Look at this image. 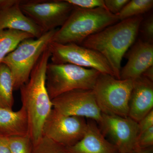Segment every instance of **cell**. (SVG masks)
<instances>
[{
    "label": "cell",
    "mask_w": 153,
    "mask_h": 153,
    "mask_svg": "<svg viewBox=\"0 0 153 153\" xmlns=\"http://www.w3.org/2000/svg\"><path fill=\"white\" fill-rule=\"evenodd\" d=\"M49 47L39 58L27 82L20 88L22 106L27 115L33 143L43 136V126L53 106L46 87V71L51 57Z\"/></svg>",
    "instance_id": "cell-1"
},
{
    "label": "cell",
    "mask_w": 153,
    "mask_h": 153,
    "mask_svg": "<svg viewBox=\"0 0 153 153\" xmlns=\"http://www.w3.org/2000/svg\"><path fill=\"white\" fill-rule=\"evenodd\" d=\"M143 19L139 16L120 21L88 37L80 45L102 55L114 77L120 79L123 57L135 41Z\"/></svg>",
    "instance_id": "cell-2"
},
{
    "label": "cell",
    "mask_w": 153,
    "mask_h": 153,
    "mask_svg": "<svg viewBox=\"0 0 153 153\" xmlns=\"http://www.w3.org/2000/svg\"><path fill=\"white\" fill-rule=\"evenodd\" d=\"M119 22L117 15L104 8L74 7L63 26L57 29L52 42L80 45L88 37Z\"/></svg>",
    "instance_id": "cell-3"
},
{
    "label": "cell",
    "mask_w": 153,
    "mask_h": 153,
    "mask_svg": "<svg viewBox=\"0 0 153 153\" xmlns=\"http://www.w3.org/2000/svg\"><path fill=\"white\" fill-rule=\"evenodd\" d=\"M57 30L44 33L38 38L25 39L3 59L1 63L7 66L10 71L14 90L20 89L27 82L33 68L52 42Z\"/></svg>",
    "instance_id": "cell-4"
},
{
    "label": "cell",
    "mask_w": 153,
    "mask_h": 153,
    "mask_svg": "<svg viewBox=\"0 0 153 153\" xmlns=\"http://www.w3.org/2000/svg\"><path fill=\"white\" fill-rule=\"evenodd\" d=\"M100 72L68 63H48L46 87L51 100L75 89H92Z\"/></svg>",
    "instance_id": "cell-5"
},
{
    "label": "cell",
    "mask_w": 153,
    "mask_h": 153,
    "mask_svg": "<svg viewBox=\"0 0 153 153\" xmlns=\"http://www.w3.org/2000/svg\"><path fill=\"white\" fill-rule=\"evenodd\" d=\"M133 80L119 79L110 74L100 73L93 90L102 113L127 117Z\"/></svg>",
    "instance_id": "cell-6"
},
{
    "label": "cell",
    "mask_w": 153,
    "mask_h": 153,
    "mask_svg": "<svg viewBox=\"0 0 153 153\" xmlns=\"http://www.w3.org/2000/svg\"><path fill=\"white\" fill-rule=\"evenodd\" d=\"M20 7L44 33L62 27L74 9L66 0L22 1Z\"/></svg>",
    "instance_id": "cell-7"
},
{
    "label": "cell",
    "mask_w": 153,
    "mask_h": 153,
    "mask_svg": "<svg viewBox=\"0 0 153 153\" xmlns=\"http://www.w3.org/2000/svg\"><path fill=\"white\" fill-rule=\"evenodd\" d=\"M49 49L51 52V63L73 64L114 76L105 58L92 49L75 44H60L52 42Z\"/></svg>",
    "instance_id": "cell-8"
},
{
    "label": "cell",
    "mask_w": 153,
    "mask_h": 153,
    "mask_svg": "<svg viewBox=\"0 0 153 153\" xmlns=\"http://www.w3.org/2000/svg\"><path fill=\"white\" fill-rule=\"evenodd\" d=\"M87 126L84 118L65 115L52 108L44 122L43 135L70 147L83 137Z\"/></svg>",
    "instance_id": "cell-9"
},
{
    "label": "cell",
    "mask_w": 153,
    "mask_h": 153,
    "mask_svg": "<svg viewBox=\"0 0 153 153\" xmlns=\"http://www.w3.org/2000/svg\"><path fill=\"white\" fill-rule=\"evenodd\" d=\"M53 108L65 115L86 117L99 123L102 113L91 89L68 91L52 100Z\"/></svg>",
    "instance_id": "cell-10"
},
{
    "label": "cell",
    "mask_w": 153,
    "mask_h": 153,
    "mask_svg": "<svg viewBox=\"0 0 153 153\" xmlns=\"http://www.w3.org/2000/svg\"><path fill=\"white\" fill-rule=\"evenodd\" d=\"M99 124L102 133L110 138L119 153H130L135 149L140 134L138 123L129 117L102 113V118Z\"/></svg>",
    "instance_id": "cell-11"
},
{
    "label": "cell",
    "mask_w": 153,
    "mask_h": 153,
    "mask_svg": "<svg viewBox=\"0 0 153 153\" xmlns=\"http://www.w3.org/2000/svg\"><path fill=\"white\" fill-rule=\"evenodd\" d=\"M128 61L121 69L120 79L134 80L153 66V44L139 39L127 54Z\"/></svg>",
    "instance_id": "cell-12"
},
{
    "label": "cell",
    "mask_w": 153,
    "mask_h": 153,
    "mask_svg": "<svg viewBox=\"0 0 153 153\" xmlns=\"http://www.w3.org/2000/svg\"><path fill=\"white\" fill-rule=\"evenodd\" d=\"M128 117L138 123L153 109V82L141 76L133 80Z\"/></svg>",
    "instance_id": "cell-13"
},
{
    "label": "cell",
    "mask_w": 153,
    "mask_h": 153,
    "mask_svg": "<svg viewBox=\"0 0 153 153\" xmlns=\"http://www.w3.org/2000/svg\"><path fill=\"white\" fill-rule=\"evenodd\" d=\"M21 1L16 0L13 4L0 11V30H19L31 34L35 38H39L44 32L22 12L20 7Z\"/></svg>",
    "instance_id": "cell-14"
},
{
    "label": "cell",
    "mask_w": 153,
    "mask_h": 153,
    "mask_svg": "<svg viewBox=\"0 0 153 153\" xmlns=\"http://www.w3.org/2000/svg\"><path fill=\"white\" fill-rule=\"evenodd\" d=\"M87 123L84 136L74 146L68 147L71 153H119L117 148L108 141L93 120Z\"/></svg>",
    "instance_id": "cell-15"
},
{
    "label": "cell",
    "mask_w": 153,
    "mask_h": 153,
    "mask_svg": "<svg viewBox=\"0 0 153 153\" xmlns=\"http://www.w3.org/2000/svg\"><path fill=\"white\" fill-rule=\"evenodd\" d=\"M28 134L29 121L24 107L22 106L17 111L0 108V137L23 136Z\"/></svg>",
    "instance_id": "cell-16"
},
{
    "label": "cell",
    "mask_w": 153,
    "mask_h": 153,
    "mask_svg": "<svg viewBox=\"0 0 153 153\" xmlns=\"http://www.w3.org/2000/svg\"><path fill=\"white\" fill-rule=\"evenodd\" d=\"M35 38L29 33L13 30H0V63L22 41Z\"/></svg>",
    "instance_id": "cell-17"
},
{
    "label": "cell",
    "mask_w": 153,
    "mask_h": 153,
    "mask_svg": "<svg viewBox=\"0 0 153 153\" xmlns=\"http://www.w3.org/2000/svg\"><path fill=\"white\" fill-rule=\"evenodd\" d=\"M14 82L7 66L0 63V108L13 109L14 103Z\"/></svg>",
    "instance_id": "cell-18"
},
{
    "label": "cell",
    "mask_w": 153,
    "mask_h": 153,
    "mask_svg": "<svg viewBox=\"0 0 153 153\" xmlns=\"http://www.w3.org/2000/svg\"><path fill=\"white\" fill-rule=\"evenodd\" d=\"M153 7V0H131L117 14L120 21L141 16L151 10Z\"/></svg>",
    "instance_id": "cell-19"
},
{
    "label": "cell",
    "mask_w": 153,
    "mask_h": 153,
    "mask_svg": "<svg viewBox=\"0 0 153 153\" xmlns=\"http://www.w3.org/2000/svg\"><path fill=\"white\" fill-rule=\"evenodd\" d=\"M32 153H71L68 148L45 136L33 143Z\"/></svg>",
    "instance_id": "cell-20"
},
{
    "label": "cell",
    "mask_w": 153,
    "mask_h": 153,
    "mask_svg": "<svg viewBox=\"0 0 153 153\" xmlns=\"http://www.w3.org/2000/svg\"><path fill=\"white\" fill-rule=\"evenodd\" d=\"M4 138L11 153H32L33 143L29 134Z\"/></svg>",
    "instance_id": "cell-21"
},
{
    "label": "cell",
    "mask_w": 153,
    "mask_h": 153,
    "mask_svg": "<svg viewBox=\"0 0 153 153\" xmlns=\"http://www.w3.org/2000/svg\"><path fill=\"white\" fill-rule=\"evenodd\" d=\"M142 37V40L153 44V16L152 14L143 19L140 25L139 33Z\"/></svg>",
    "instance_id": "cell-22"
},
{
    "label": "cell",
    "mask_w": 153,
    "mask_h": 153,
    "mask_svg": "<svg viewBox=\"0 0 153 153\" xmlns=\"http://www.w3.org/2000/svg\"><path fill=\"white\" fill-rule=\"evenodd\" d=\"M74 7L83 9H92L96 8L106 9L104 0H66Z\"/></svg>",
    "instance_id": "cell-23"
},
{
    "label": "cell",
    "mask_w": 153,
    "mask_h": 153,
    "mask_svg": "<svg viewBox=\"0 0 153 153\" xmlns=\"http://www.w3.org/2000/svg\"><path fill=\"white\" fill-rule=\"evenodd\" d=\"M153 146V127L140 133L137 138L136 149H146Z\"/></svg>",
    "instance_id": "cell-24"
},
{
    "label": "cell",
    "mask_w": 153,
    "mask_h": 153,
    "mask_svg": "<svg viewBox=\"0 0 153 153\" xmlns=\"http://www.w3.org/2000/svg\"><path fill=\"white\" fill-rule=\"evenodd\" d=\"M129 1V0H104V2L106 9L110 13L117 15Z\"/></svg>",
    "instance_id": "cell-25"
},
{
    "label": "cell",
    "mask_w": 153,
    "mask_h": 153,
    "mask_svg": "<svg viewBox=\"0 0 153 153\" xmlns=\"http://www.w3.org/2000/svg\"><path fill=\"white\" fill-rule=\"evenodd\" d=\"M138 124L139 126L140 133L145 131L153 127V109L148 113L139 122Z\"/></svg>",
    "instance_id": "cell-26"
},
{
    "label": "cell",
    "mask_w": 153,
    "mask_h": 153,
    "mask_svg": "<svg viewBox=\"0 0 153 153\" xmlns=\"http://www.w3.org/2000/svg\"><path fill=\"white\" fill-rule=\"evenodd\" d=\"M0 153H11L4 138L0 137Z\"/></svg>",
    "instance_id": "cell-27"
},
{
    "label": "cell",
    "mask_w": 153,
    "mask_h": 153,
    "mask_svg": "<svg viewBox=\"0 0 153 153\" xmlns=\"http://www.w3.org/2000/svg\"><path fill=\"white\" fill-rule=\"evenodd\" d=\"M142 75L153 82V66L148 68L143 72Z\"/></svg>",
    "instance_id": "cell-28"
},
{
    "label": "cell",
    "mask_w": 153,
    "mask_h": 153,
    "mask_svg": "<svg viewBox=\"0 0 153 153\" xmlns=\"http://www.w3.org/2000/svg\"><path fill=\"white\" fill-rule=\"evenodd\" d=\"M16 0H0V11L13 4Z\"/></svg>",
    "instance_id": "cell-29"
},
{
    "label": "cell",
    "mask_w": 153,
    "mask_h": 153,
    "mask_svg": "<svg viewBox=\"0 0 153 153\" xmlns=\"http://www.w3.org/2000/svg\"><path fill=\"white\" fill-rule=\"evenodd\" d=\"M130 153H153V147L146 149H136Z\"/></svg>",
    "instance_id": "cell-30"
}]
</instances>
